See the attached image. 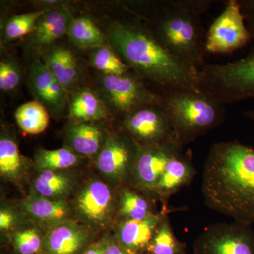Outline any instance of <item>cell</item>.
Here are the masks:
<instances>
[{
    "label": "cell",
    "instance_id": "6da1fadb",
    "mask_svg": "<svg viewBox=\"0 0 254 254\" xmlns=\"http://www.w3.org/2000/svg\"><path fill=\"white\" fill-rule=\"evenodd\" d=\"M110 46L132 72L155 85L160 95L177 90H202L200 70L172 54L138 21L115 23L107 33Z\"/></svg>",
    "mask_w": 254,
    "mask_h": 254
},
{
    "label": "cell",
    "instance_id": "7a4b0ae2",
    "mask_svg": "<svg viewBox=\"0 0 254 254\" xmlns=\"http://www.w3.org/2000/svg\"><path fill=\"white\" fill-rule=\"evenodd\" d=\"M205 204L234 221L254 225V149L239 141L214 143L205 160Z\"/></svg>",
    "mask_w": 254,
    "mask_h": 254
},
{
    "label": "cell",
    "instance_id": "3957f363",
    "mask_svg": "<svg viewBox=\"0 0 254 254\" xmlns=\"http://www.w3.org/2000/svg\"><path fill=\"white\" fill-rule=\"evenodd\" d=\"M218 0H167L155 3L146 26L172 54L200 69L205 64V31L202 21Z\"/></svg>",
    "mask_w": 254,
    "mask_h": 254
},
{
    "label": "cell",
    "instance_id": "277c9868",
    "mask_svg": "<svg viewBox=\"0 0 254 254\" xmlns=\"http://www.w3.org/2000/svg\"><path fill=\"white\" fill-rule=\"evenodd\" d=\"M160 97V106L183 148L225 120V103L207 90H177Z\"/></svg>",
    "mask_w": 254,
    "mask_h": 254
},
{
    "label": "cell",
    "instance_id": "5b68a950",
    "mask_svg": "<svg viewBox=\"0 0 254 254\" xmlns=\"http://www.w3.org/2000/svg\"><path fill=\"white\" fill-rule=\"evenodd\" d=\"M200 71L203 88L225 104L254 98V46L240 59L218 64L205 63Z\"/></svg>",
    "mask_w": 254,
    "mask_h": 254
},
{
    "label": "cell",
    "instance_id": "8992f818",
    "mask_svg": "<svg viewBox=\"0 0 254 254\" xmlns=\"http://www.w3.org/2000/svg\"><path fill=\"white\" fill-rule=\"evenodd\" d=\"M98 88V93L110 110L123 117L147 105L160 104V95L132 72L123 76L102 75Z\"/></svg>",
    "mask_w": 254,
    "mask_h": 254
},
{
    "label": "cell",
    "instance_id": "52a82bcc",
    "mask_svg": "<svg viewBox=\"0 0 254 254\" xmlns=\"http://www.w3.org/2000/svg\"><path fill=\"white\" fill-rule=\"evenodd\" d=\"M194 254H254L252 225L222 222L207 227L193 243Z\"/></svg>",
    "mask_w": 254,
    "mask_h": 254
},
{
    "label": "cell",
    "instance_id": "ba28073f",
    "mask_svg": "<svg viewBox=\"0 0 254 254\" xmlns=\"http://www.w3.org/2000/svg\"><path fill=\"white\" fill-rule=\"evenodd\" d=\"M225 8L207 31L205 51L212 54H228L244 48L252 39L238 0L223 1Z\"/></svg>",
    "mask_w": 254,
    "mask_h": 254
},
{
    "label": "cell",
    "instance_id": "9c48e42d",
    "mask_svg": "<svg viewBox=\"0 0 254 254\" xmlns=\"http://www.w3.org/2000/svg\"><path fill=\"white\" fill-rule=\"evenodd\" d=\"M123 127L142 146L171 142L179 144L168 117L158 105H147L124 117Z\"/></svg>",
    "mask_w": 254,
    "mask_h": 254
},
{
    "label": "cell",
    "instance_id": "30bf717a",
    "mask_svg": "<svg viewBox=\"0 0 254 254\" xmlns=\"http://www.w3.org/2000/svg\"><path fill=\"white\" fill-rule=\"evenodd\" d=\"M182 150L183 147L175 142L139 145L131 174L134 186L141 190L155 191L168 162Z\"/></svg>",
    "mask_w": 254,
    "mask_h": 254
},
{
    "label": "cell",
    "instance_id": "8fae6325",
    "mask_svg": "<svg viewBox=\"0 0 254 254\" xmlns=\"http://www.w3.org/2000/svg\"><path fill=\"white\" fill-rule=\"evenodd\" d=\"M139 145L126 132L108 136L97 157L102 173L115 180H125L131 175Z\"/></svg>",
    "mask_w": 254,
    "mask_h": 254
},
{
    "label": "cell",
    "instance_id": "7c38bea8",
    "mask_svg": "<svg viewBox=\"0 0 254 254\" xmlns=\"http://www.w3.org/2000/svg\"><path fill=\"white\" fill-rule=\"evenodd\" d=\"M28 85L35 100L44 105L51 115L61 116L68 108L69 93L52 74L40 56L32 60Z\"/></svg>",
    "mask_w": 254,
    "mask_h": 254
},
{
    "label": "cell",
    "instance_id": "4fadbf2b",
    "mask_svg": "<svg viewBox=\"0 0 254 254\" xmlns=\"http://www.w3.org/2000/svg\"><path fill=\"white\" fill-rule=\"evenodd\" d=\"M73 16L67 8L60 6L48 9L37 21L34 30L28 36L27 46L41 53L67 34Z\"/></svg>",
    "mask_w": 254,
    "mask_h": 254
},
{
    "label": "cell",
    "instance_id": "5bb4252c",
    "mask_svg": "<svg viewBox=\"0 0 254 254\" xmlns=\"http://www.w3.org/2000/svg\"><path fill=\"white\" fill-rule=\"evenodd\" d=\"M39 56L52 74L69 94L77 90L81 81V71L71 50L54 44L39 53Z\"/></svg>",
    "mask_w": 254,
    "mask_h": 254
},
{
    "label": "cell",
    "instance_id": "9a60e30c",
    "mask_svg": "<svg viewBox=\"0 0 254 254\" xmlns=\"http://www.w3.org/2000/svg\"><path fill=\"white\" fill-rule=\"evenodd\" d=\"M167 213H156L143 220H124L117 234L118 243L133 254L146 250Z\"/></svg>",
    "mask_w": 254,
    "mask_h": 254
},
{
    "label": "cell",
    "instance_id": "2e32d148",
    "mask_svg": "<svg viewBox=\"0 0 254 254\" xmlns=\"http://www.w3.org/2000/svg\"><path fill=\"white\" fill-rule=\"evenodd\" d=\"M195 175L196 170L190 154H183L181 150L168 162L154 192L164 203H167L170 196L182 187L190 185Z\"/></svg>",
    "mask_w": 254,
    "mask_h": 254
},
{
    "label": "cell",
    "instance_id": "e0dca14e",
    "mask_svg": "<svg viewBox=\"0 0 254 254\" xmlns=\"http://www.w3.org/2000/svg\"><path fill=\"white\" fill-rule=\"evenodd\" d=\"M113 207V195L106 184L93 181L78 195L77 209L82 217L93 222L104 221Z\"/></svg>",
    "mask_w": 254,
    "mask_h": 254
},
{
    "label": "cell",
    "instance_id": "ac0fdd59",
    "mask_svg": "<svg viewBox=\"0 0 254 254\" xmlns=\"http://www.w3.org/2000/svg\"><path fill=\"white\" fill-rule=\"evenodd\" d=\"M107 137L97 122L71 121L66 130V138L69 148L80 155H98Z\"/></svg>",
    "mask_w": 254,
    "mask_h": 254
},
{
    "label": "cell",
    "instance_id": "d6986e66",
    "mask_svg": "<svg viewBox=\"0 0 254 254\" xmlns=\"http://www.w3.org/2000/svg\"><path fill=\"white\" fill-rule=\"evenodd\" d=\"M110 111L99 93L80 88L70 98L68 117L74 122H99L108 118Z\"/></svg>",
    "mask_w": 254,
    "mask_h": 254
},
{
    "label": "cell",
    "instance_id": "ffe728a7",
    "mask_svg": "<svg viewBox=\"0 0 254 254\" xmlns=\"http://www.w3.org/2000/svg\"><path fill=\"white\" fill-rule=\"evenodd\" d=\"M87 234L71 222L56 225L47 235L44 247L50 254H76L86 244Z\"/></svg>",
    "mask_w": 254,
    "mask_h": 254
},
{
    "label": "cell",
    "instance_id": "44dd1931",
    "mask_svg": "<svg viewBox=\"0 0 254 254\" xmlns=\"http://www.w3.org/2000/svg\"><path fill=\"white\" fill-rule=\"evenodd\" d=\"M23 207L31 217L43 223H61L69 212L64 200L49 199L34 192L23 200Z\"/></svg>",
    "mask_w": 254,
    "mask_h": 254
},
{
    "label": "cell",
    "instance_id": "7402d4cb",
    "mask_svg": "<svg viewBox=\"0 0 254 254\" xmlns=\"http://www.w3.org/2000/svg\"><path fill=\"white\" fill-rule=\"evenodd\" d=\"M67 36L75 46L81 49H95L106 44L107 36L88 16L73 17L68 26Z\"/></svg>",
    "mask_w": 254,
    "mask_h": 254
},
{
    "label": "cell",
    "instance_id": "603a6c76",
    "mask_svg": "<svg viewBox=\"0 0 254 254\" xmlns=\"http://www.w3.org/2000/svg\"><path fill=\"white\" fill-rule=\"evenodd\" d=\"M14 116L19 128L28 134L43 133L49 125V112L37 100H32L18 107Z\"/></svg>",
    "mask_w": 254,
    "mask_h": 254
},
{
    "label": "cell",
    "instance_id": "cb8c5ba5",
    "mask_svg": "<svg viewBox=\"0 0 254 254\" xmlns=\"http://www.w3.org/2000/svg\"><path fill=\"white\" fill-rule=\"evenodd\" d=\"M148 254H187V245L177 238L165 214L146 249Z\"/></svg>",
    "mask_w": 254,
    "mask_h": 254
},
{
    "label": "cell",
    "instance_id": "d4e9b609",
    "mask_svg": "<svg viewBox=\"0 0 254 254\" xmlns=\"http://www.w3.org/2000/svg\"><path fill=\"white\" fill-rule=\"evenodd\" d=\"M90 62L92 66L102 75L123 76L132 72L120 55L108 45L92 50Z\"/></svg>",
    "mask_w": 254,
    "mask_h": 254
},
{
    "label": "cell",
    "instance_id": "484cf974",
    "mask_svg": "<svg viewBox=\"0 0 254 254\" xmlns=\"http://www.w3.org/2000/svg\"><path fill=\"white\" fill-rule=\"evenodd\" d=\"M78 162L75 152L69 147L56 150L42 149L35 155L36 168L41 172L57 171L71 168Z\"/></svg>",
    "mask_w": 254,
    "mask_h": 254
},
{
    "label": "cell",
    "instance_id": "4316f807",
    "mask_svg": "<svg viewBox=\"0 0 254 254\" xmlns=\"http://www.w3.org/2000/svg\"><path fill=\"white\" fill-rule=\"evenodd\" d=\"M71 187L70 178L57 171L41 172L34 182L37 193L49 199H56L66 195Z\"/></svg>",
    "mask_w": 254,
    "mask_h": 254
},
{
    "label": "cell",
    "instance_id": "83f0119b",
    "mask_svg": "<svg viewBox=\"0 0 254 254\" xmlns=\"http://www.w3.org/2000/svg\"><path fill=\"white\" fill-rule=\"evenodd\" d=\"M119 213L125 220H143L156 213L149 200L129 190H125L122 193Z\"/></svg>",
    "mask_w": 254,
    "mask_h": 254
},
{
    "label": "cell",
    "instance_id": "f1b7e54d",
    "mask_svg": "<svg viewBox=\"0 0 254 254\" xmlns=\"http://www.w3.org/2000/svg\"><path fill=\"white\" fill-rule=\"evenodd\" d=\"M23 159L16 142L6 137L0 140V173L2 176L15 178L21 173Z\"/></svg>",
    "mask_w": 254,
    "mask_h": 254
},
{
    "label": "cell",
    "instance_id": "f546056e",
    "mask_svg": "<svg viewBox=\"0 0 254 254\" xmlns=\"http://www.w3.org/2000/svg\"><path fill=\"white\" fill-rule=\"evenodd\" d=\"M48 9L17 15L10 18L5 23L3 37L5 41H15L25 36H29L34 30L37 21Z\"/></svg>",
    "mask_w": 254,
    "mask_h": 254
},
{
    "label": "cell",
    "instance_id": "4dcf8cb0",
    "mask_svg": "<svg viewBox=\"0 0 254 254\" xmlns=\"http://www.w3.org/2000/svg\"><path fill=\"white\" fill-rule=\"evenodd\" d=\"M22 71L16 60L4 57L0 62V89L1 91H14L21 83Z\"/></svg>",
    "mask_w": 254,
    "mask_h": 254
},
{
    "label": "cell",
    "instance_id": "1f68e13d",
    "mask_svg": "<svg viewBox=\"0 0 254 254\" xmlns=\"http://www.w3.org/2000/svg\"><path fill=\"white\" fill-rule=\"evenodd\" d=\"M13 242L15 249L20 254H34L41 247L39 233L33 229L21 230L14 235Z\"/></svg>",
    "mask_w": 254,
    "mask_h": 254
},
{
    "label": "cell",
    "instance_id": "d6a6232c",
    "mask_svg": "<svg viewBox=\"0 0 254 254\" xmlns=\"http://www.w3.org/2000/svg\"><path fill=\"white\" fill-rule=\"evenodd\" d=\"M246 26L252 39L254 38V0H238Z\"/></svg>",
    "mask_w": 254,
    "mask_h": 254
},
{
    "label": "cell",
    "instance_id": "836d02e7",
    "mask_svg": "<svg viewBox=\"0 0 254 254\" xmlns=\"http://www.w3.org/2000/svg\"><path fill=\"white\" fill-rule=\"evenodd\" d=\"M14 217L9 210H1L0 211V228L7 230L14 225Z\"/></svg>",
    "mask_w": 254,
    "mask_h": 254
},
{
    "label": "cell",
    "instance_id": "e575fe53",
    "mask_svg": "<svg viewBox=\"0 0 254 254\" xmlns=\"http://www.w3.org/2000/svg\"><path fill=\"white\" fill-rule=\"evenodd\" d=\"M104 254H133L125 250L120 244L111 242L105 247Z\"/></svg>",
    "mask_w": 254,
    "mask_h": 254
},
{
    "label": "cell",
    "instance_id": "d590c367",
    "mask_svg": "<svg viewBox=\"0 0 254 254\" xmlns=\"http://www.w3.org/2000/svg\"><path fill=\"white\" fill-rule=\"evenodd\" d=\"M106 245L96 244L88 249L83 254H104Z\"/></svg>",
    "mask_w": 254,
    "mask_h": 254
},
{
    "label": "cell",
    "instance_id": "8d00e7d4",
    "mask_svg": "<svg viewBox=\"0 0 254 254\" xmlns=\"http://www.w3.org/2000/svg\"><path fill=\"white\" fill-rule=\"evenodd\" d=\"M244 115L250 120H252L254 122V109L247 110V111L244 112Z\"/></svg>",
    "mask_w": 254,
    "mask_h": 254
}]
</instances>
